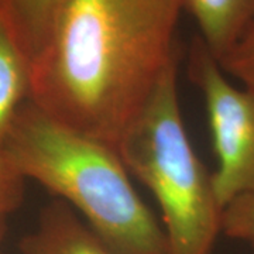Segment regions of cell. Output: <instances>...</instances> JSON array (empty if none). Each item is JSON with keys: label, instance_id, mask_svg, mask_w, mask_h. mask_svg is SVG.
I'll return each instance as SVG.
<instances>
[{"label": "cell", "instance_id": "cell-14", "mask_svg": "<svg viewBox=\"0 0 254 254\" xmlns=\"http://www.w3.org/2000/svg\"><path fill=\"white\" fill-rule=\"evenodd\" d=\"M0 254H1V253H0Z\"/></svg>", "mask_w": 254, "mask_h": 254}, {"label": "cell", "instance_id": "cell-12", "mask_svg": "<svg viewBox=\"0 0 254 254\" xmlns=\"http://www.w3.org/2000/svg\"><path fill=\"white\" fill-rule=\"evenodd\" d=\"M6 233V220H0V242Z\"/></svg>", "mask_w": 254, "mask_h": 254}, {"label": "cell", "instance_id": "cell-5", "mask_svg": "<svg viewBox=\"0 0 254 254\" xmlns=\"http://www.w3.org/2000/svg\"><path fill=\"white\" fill-rule=\"evenodd\" d=\"M18 246L23 254H118L60 199L41 210L37 227Z\"/></svg>", "mask_w": 254, "mask_h": 254}, {"label": "cell", "instance_id": "cell-13", "mask_svg": "<svg viewBox=\"0 0 254 254\" xmlns=\"http://www.w3.org/2000/svg\"><path fill=\"white\" fill-rule=\"evenodd\" d=\"M252 245H253V249H254V243H252Z\"/></svg>", "mask_w": 254, "mask_h": 254}, {"label": "cell", "instance_id": "cell-8", "mask_svg": "<svg viewBox=\"0 0 254 254\" xmlns=\"http://www.w3.org/2000/svg\"><path fill=\"white\" fill-rule=\"evenodd\" d=\"M57 0H0V20L26 58L34 63L46 38Z\"/></svg>", "mask_w": 254, "mask_h": 254}, {"label": "cell", "instance_id": "cell-7", "mask_svg": "<svg viewBox=\"0 0 254 254\" xmlns=\"http://www.w3.org/2000/svg\"><path fill=\"white\" fill-rule=\"evenodd\" d=\"M30 92L28 63L0 20V147Z\"/></svg>", "mask_w": 254, "mask_h": 254}, {"label": "cell", "instance_id": "cell-9", "mask_svg": "<svg viewBox=\"0 0 254 254\" xmlns=\"http://www.w3.org/2000/svg\"><path fill=\"white\" fill-rule=\"evenodd\" d=\"M219 64L226 75L236 78L245 88L254 91V21Z\"/></svg>", "mask_w": 254, "mask_h": 254}, {"label": "cell", "instance_id": "cell-3", "mask_svg": "<svg viewBox=\"0 0 254 254\" xmlns=\"http://www.w3.org/2000/svg\"><path fill=\"white\" fill-rule=\"evenodd\" d=\"M180 57L160 76L143 109L116 145L127 171L153 192L168 254H212L222 213L212 173L196 155L184 126L178 96Z\"/></svg>", "mask_w": 254, "mask_h": 254}, {"label": "cell", "instance_id": "cell-2", "mask_svg": "<svg viewBox=\"0 0 254 254\" xmlns=\"http://www.w3.org/2000/svg\"><path fill=\"white\" fill-rule=\"evenodd\" d=\"M0 153L16 173L57 195L118 254H168L163 226L130 181L116 147L50 118L28 99Z\"/></svg>", "mask_w": 254, "mask_h": 254}, {"label": "cell", "instance_id": "cell-10", "mask_svg": "<svg viewBox=\"0 0 254 254\" xmlns=\"http://www.w3.org/2000/svg\"><path fill=\"white\" fill-rule=\"evenodd\" d=\"M222 233L254 243V195L232 200L222 213Z\"/></svg>", "mask_w": 254, "mask_h": 254}, {"label": "cell", "instance_id": "cell-4", "mask_svg": "<svg viewBox=\"0 0 254 254\" xmlns=\"http://www.w3.org/2000/svg\"><path fill=\"white\" fill-rule=\"evenodd\" d=\"M188 75L203 96L218 167L212 184L220 208L254 195V91L229 82L199 37L192 38Z\"/></svg>", "mask_w": 254, "mask_h": 254}, {"label": "cell", "instance_id": "cell-6", "mask_svg": "<svg viewBox=\"0 0 254 254\" xmlns=\"http://www.w3.org/2000/svg\"><path fill=\"white\" fill-rule=\"evenodd\" d=\"M200 40L220 61L254 21V0H182Z\"/></svg>", "mask_w": 254, "mask_h": 254}, {"label": "cell", "instance_id": "cell-1", "mask_svg": "<svg viewBox=\"0 0 254 254\" xmlns=\"http://www.w3.org/2000/svg\"><path fill=\"white\" fill-rule=\"evenodd\" d=\"M182 11V0H57L30 66V100L64 126L116 147L181 54Z\"/></svg>", "mask_w": 254, "mask_h": 254}, {"label": "cell", "instance_id": "cell-11", "mask_svg": "<svg viewBox=\"0 0 254 254\" xmlns=\"http://www.w3.org/2000/svg\"><path fill=\"white\" fill-rule=\"evenodd\" d=\"M24 182L0 153V220H6L21 205Z\"/></svg>", "mask_w": 254, "mask_h": 254}]
</instances>
